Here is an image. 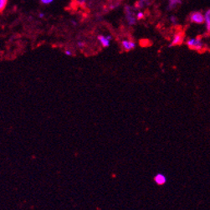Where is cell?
Wrapping results in <instances>:
<instances>
[{
    "label": "cell",
    "mask_w": 210,
    "mask_h": 210,
    "mask_svg": "<svg viewBox=\"0 0 210 210\" xmlns=\"http://www.w3.org/2000/svg\"><path fill=\"white\" fill-rule=\"evenodd\" d=\"M187 45L191 49H194L197 51H203L204 49V44L202 41V39L198 37V38H192L187 40Z\"/></svg>",
    "instance_id": "1"
},
{
    "label": "cell",
    "mask_w": 210,
    "mask_h": 210,
    "mask_svg": "<svg viewBox=\"0 0 210 210\" xmlns=\"http://www.w3.org/2000/svg\"><path fill=\"white\" fill-rule=\"evenodd\" d=\"M136 8L129 5L125 6V15H126V21L129 25H134L137 23V14H135L134 11Z\"/></svg>",
    "instance_id": "2"
},
{
    "label": "cell",
    "mask_w": 210,
    "mask_h": 210,
    "mask_svg": "<svg viewBox=\"0 0 210 210\" xmlns=\"http://www.w3.org/2000/svg\"><path fill=\"white\" fill-rule=\"evenodd\" d=\"M189 20L191 23L202 25L204 23V15L201 12H193L189 16Z\"/></svg>",
    "instance_id": "3"
},
{
    "label": "cell",
    "mask_w": 210,
    "mask_h": 210,
    "mask_svg": "<svg viewBox=\"0 0 210 210\" xmlns=\"http://www.w3.org/2000/svg\"><path fill=\"white\" fill-rule=\"evenodd\" d=\"M183 39H184V34L182 31H179L178 33H176L174 36H173V39H172V41L170 44L169 46H176V45H182V42H183Z\"/></svg>",
    "instance_id": "4"
},
{
    "label": "cell",
    "mask_w": 210,
    "mask_h": 210,
    "mask_svg": "<svg viewBox=\"0 0 210 210\" xmlns=\"http://www.w3.org/2000/svg\"><path fill=\"white\" fill-rule=\"evenodd\" d=\"M122 47L125 51H131L136 48V43L131 39H123L122 41Z\"/></svg>",
    "instance_id": "5"
},
{
    "label": "cell",
    "mask_w": 210,
    "mask_h": 210,
    "mask_svg": "<svg viewBox=\"0 0 210 210\" xmlns=\"http://www.w3.org/2000/svg\"><path fill=\"white\" fill-rule=\"evenodd\" d=\"M97 39H98L100 44L103 47L106 48V47L110 46V43H111L112 37L111 35H106V36L105 35H99L98 37H97Z\"/></svg>",
    "instance_id": "6"
},
{
    "label": "cell",
    "mask_w": 210,
    "mask_h": 210,
    "mask_svg": "<svg viewBox=\"0 0 210 210\" xmlns=\"http://www.w3.org/2000/svg\"><path fill=\"white\" fill-rule=\"evenodd\" d=\"M154 181L158 185H163L167 182V178L162 173H158L154 177Z\"/></svg>",
    "instance_id": "7"
},
{
    "label": "cell",
    "mask_w": 210,
    "mask_h": 210,
    "mask_svg": "<svg viewBox=\"0 0 210 210\" xmlns=\"http://www.w3.org/2000/svg\"><path fill=\"white\" fill-rule=\"evenodd\" d=\"M148 4H149L148 0H138V1H137V2L135 3L134 8H135L136 9H142V8H145L147 5H148Z\"/></svg>",
    "instance_id": "8"
},
{
    "label": "cell",
    "mask_w": 210,
    "mask_h": 210,
    "mask_svg": "<svg viewBox=\"0 0 210 210\" xmlns=\"http://www.w3.org/2000/svg\"><path fill=\"white\" fill-rule=\"evenodd\" d=\"M204 22L206 25L207 31L210 33V9L207 10L204 14Z\"/></svg>",
    "instance_id": "9"
},
{
    "label": "cell",
    "mask_w": 210,
    "mask_h": 210,
    "mask_svg": "<svg viewBox=\"0 0 210 210\" xmlns=\"http://www.w3.org/2000/svg\"><path fill=\"white\" fill-rule=\"evenodd\" d=\"M8 0H0V13H2L8 4Z\"/></svg>",
    "instance_id": "10"
},
{
    "label": "cell",
    "mask_w": 210,
    "mask_h": 210,
    "mask_svg": "<svg viewBox=\"0 0 210 210\" xmlns=\"http://www.w3.org/2000/svg\"><path fill=\"white\" fill-rule=\"evenodd\" d=\"M149 40H147V39H143V40H141L140 41V45L142 46H147V45H149Z\"/></svg>",
    "instance_id": "11"
},
{
    "label": "cell",
    "mask_w": 210,
    "mask_h": 210,
    "mask_svg": "<svg viewBox=\"0 0 210 210\" xmlns=\"http://www.w3.org/2000/svg\"><path fill=\"white\" fill-rule=\"evenodd\" d=\"M143 18H144V14L142 13V12L139 11L138 13H137V19L140 20V19H142Z\"/></svg>",
    "instance_id": "12"
},
{
    "label": "cell",
    "mask_w": 210,
    "mask_h": 210,
    "mask_svg": "<svg viewBox=\"0 0 210 210\" xmlns=\"http://www.w3.org/2000/svg\"><path fill=\"white\" fill-rule=\"evenodd\" d=\"M77 46L79 49H82L85 47V42H83V41H78Z\"/></svg>",
    "instance_id": "13"
},
{
    "label": "cell",
    "mask_w": 210,
    "mask_h": 210,
    "mask_svg": "<svg viewBox=\"0 0 210 210\" xmlns=\"http://www.w3.org/2000/svg\"><path fill=\"white\" fill-rule=\"evenodd\" d=\"M65 55L67 56H72L73 55V53H72V51H71L70 49H66V50L65 51Z\"/></svg>",
    "instance_id": "14"
},
{
    "label": "cell",
    "mask_w": 210,
    "mask_h": 210,
    "mask_svg": "<svg viewBox=\"0 0 210 210\" xmlns=\"http://www.w3.org/2000/svg\"><path fill=\"white\" fill-rule=\"evenodd\" d=\"M40 2L43 4H49L53 2V0H40Z\"/></svg>",
    "instance_id": "15"
},
{
    "label": "cell",
    "mask_w": 210,
    "mask_h": 210,
    "mask_svg": "<svg viewBox=\"0 0 210 210\" xmlns=\"http://www.w3.org/2000/svg\"><path fill=\"white\" fill-rule=\"evenodd\" d=\"M171 21H172V24H177V18H175L174 16H172Z\"/></svg>",
    "instance_id": "16"
},
{
    "label": "cell",
    "mask_w": 210,
    "mask_h": 210,
    "mask_svg": "<svg viewBox=\"0 0 210 210\" xmlns=\"http://www.w3.org/2000/svg\"><path fill=\"white\" fill-rule=\"evenodd\" d=\"M39 18L45 17V14H44V13H40V14H39Z\"/></svg>",
    "instance_id": "17"
},
{
    "label": "cell",
    "mask_w": 210,
    "mask_h": 210,
    "mask_svg": "<svg viewBox=\"0 0 210 210\" xmlns=\"http://www.w3.org/2000/svg\"><path fill=\"white\" fill-rule=\"evenodd\" d=\"M71 23H72V24H73L74 25H77V22L74 21V20H71Z\"/></svg>",
    "instance_id": "18"
}]
</instances>
